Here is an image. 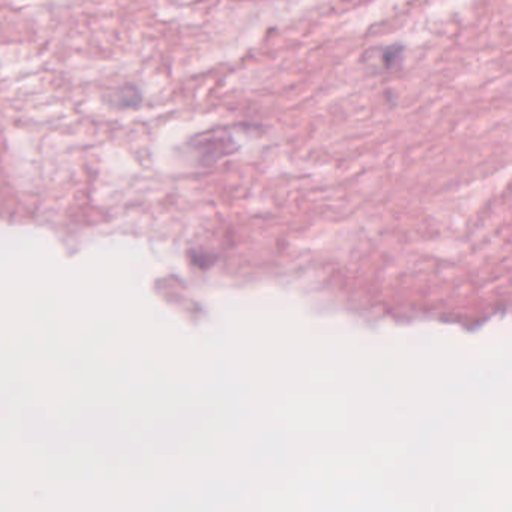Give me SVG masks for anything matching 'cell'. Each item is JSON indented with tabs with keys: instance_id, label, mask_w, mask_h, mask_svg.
Instances as JSON below:
<instances>
[{
	"instance_id": "6da1fadb",
	"label": "cell",
	"mask_w": 512,
	"mask_h": 512,
	"mask_svg": "<svg viewBox=\"0 0 512 512\" xmlns=\"http://www.w3.org/2000/svg\"><path fill=\"white\" fill-rule=\"evenodd\" d=\"M401 58V49H394V47H389L383 52V65L386 68H392Z\"/></svg>"
}]
</instances>
